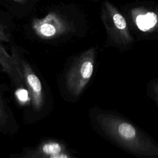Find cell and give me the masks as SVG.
Wrapping results in <instances>:
<instances>
[{"mask_svg": "<svg viewBox=\"0 0 158 158\" xmlns=\"http://www.w3.org/2000/svg\"><path fill=\"white\" fill-rule=\"evenodd\" d=\"M89 117L96 130L123 149L143 158L157 156L158 148L154 142L121 115L93 108Z\"/></svg>", "mask_w": 158, "mask_h": 158, "instance_id": "1", "label": "cell"}, {"mask_svg": "<svg viewBox=\"0 0 158 158\" xmlns=\"http://www.w3.org/2000/svg\"><path fill=\"white\" fill-rule=\"evenodd\" d=\"M94 48L81 54L72 62L64 75V90L70 96L78 97L89 83L94 71Z\"/></svg>", "mask_w": 158, "mask_h": 158, "instance_id": "2", "label": "cell"}, {"mask_svg": "<svg viewBox=\"0 0 158 158\" xmlns=\"http://www.w3.org/2000/svg\"><path fill=\"white\" fill-rule=\"evenodd\" d=\"M11 56L17 65L24 86L30 95L33 110L36 112L44 111L47 104V96L43 83L30 63L14 49L12 50Z\"/></svg>", "mask_w": 158, "mask_h": 158, "instance_id": "3", "label": "cell"}, {"mask_svg": "<svg viewBox=\"0 0 158 158\" xmlns=\"http://www.w3.org/2000/svg\"><path fill=\"white\" fill-rule=\"evenodd\" d=\"M102 19L108 35L114 41L127 44L133 41L125 18L109 1L103 3Z\"/></svg>", "mask_w": 158, "mask_h": 158, "instance_id": "4", "label": "cell"}, {"mask_svg": "<svg viewBox=\"0 0 158 158\" xmlns=\"http://www.w3.org/2000/svg\"><path fill=\"white\" fill-rule=\"evenodd\" d=\"M32 28L41 38L51 39L65 34L70 29L67 22L54 12L48 14L43 19H34Z\"/></svg>", "mask_w": 158, "mask_h": 158, "instance_id": "5", "label": "cell"}, {"mask_svg": "<svg viewBox=\"0 0 158 158\" xmlns=\"http://www.w3.org/2000/svg\"><path fill=\"white\" fill-rule=\"evenodd\" d=\"M0 65L11 81L17 86H24L23 80L17 65L12 57L0 42Z\"/></svg>", "mask_w": 158, "mask_h": 158, "instance_id": "6", "label": "cell"}, {"mask_svg": "<svg viewBox=\"0 0 158 158\" xmlns=\"http://www.w3.org/2000/svg\"><path fill=\"white\" fill-rule=\"evenodd\" d=\"M131 16L137 27L143 31H149L157 27V14L143 8L132 10Z\"/></svg>", "mask_w": 158, "mask_h": 158, "instance_id": "7", "label": "cell"}, {"mask_svg": "<svg viewBox=\"0 0 158 158\" xmlns=\"http://www.w3.org/2000/svg\"><path fill=\"white\" fill-rule=\"evenodd\" d=\"M14 122L12 112L0 93V131H8Z\"/></svg>", "mask_w": 158, "mask_h": 158, "instance_id": "8", "label": "cell"}, {"mask_svg": "<svg viewBox=\"0 0 158 158\" xmlns=\"http://www.w3.org/2000/svg\"><path fill=\"white\" fill-rule=\"evenodd\" d=\"M19 158H73L71 156H70L66 151L53 154H48L44 153L38 152L33 151L31 149L25 151L23 153H22L19 156Z\"/></svg>", "mask_w": 158, "mask_h": 158, "instance_id": "9", "label": "cell"}, {"mask_svg": "<svg viewBox=\"0 0 158 158\" xmlns=\"http://www.w3.org/2000/svg\"><path fill=\"white\" fill-rule=\"evenodd\" d=\"M9 36L6 32L5 28L0 22V42L1 41H9Z\"/></svg>", "mask_w": 158, "mask_h": 158, "instance_id": "10", "label": "cell"}, {"mask_svg": "<svg viewBox=\"0 0 158 158\" xmlns=\"http://www.w3.org/2000/svg\"><path fill=\"white\" fill-rule=\"evenodd\" d=\"M14 1H17V2H23L25 0H14Z\"/></svg>", "mask_w": 158, "mask_h": 158, "instance_id": "11", "label": "cell"}]
</instances>
